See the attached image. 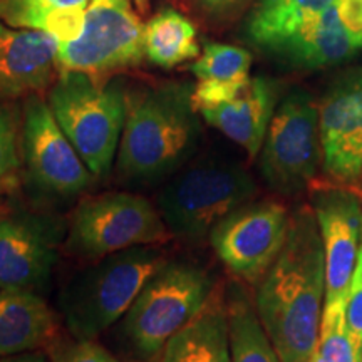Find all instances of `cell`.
I'll return each mask as SVG.
<instances>
[{
	"mask_svg": "<svg viewBox=\"0 0 362 362\" xmlns=\"http://www.w3.org/2000/svg\"><path fill=\"white\" fill-rule=\"evenodd\" d=\"M325 304V255L312 206L291 216L285 245L260 279L255 307L282 362H310Z\"/></svg>",
	"mask_w": 362,
	"mask_h": 362,
	"instance_id": "obj_1",
	"label": "cell"
},
{
	"mask_svg": "<svg viewBox=\"0 0 362 362\" xmlns=\"http://www.w3.org/2000/svg\"><path fill=\"white\" fill-rule=\"evenodd\" d=\"M194 86L168 83L129 101L117 148V173L129 183H156L183 168L197 149L200 124Z\"/></svg>",
	"mask_w": 362,
	"mask_h": 362,
	"instance_id": "obj_2",
	"label": "cell"
},
{
	"mask_svg": "<svg viewBox=\"0 0 362 362\" xmlns=\"http://www.w3.org/2000/svg\"><path fill=\"white\" fill-rule=\"evenodd\" d=\"M163 262L161 250L143 245L101 257L76 272L59 297L69 332L78 341H94L101 336L123 319Z\"/></svg>",
	"mask_w": 362,
	"mask_h": 362,
	"instance_id": "obj_3",
	"label": "cell"
},
{
	"mask_svg": "<svg viewBox=\"0 0 362 362\" xmlns=\"http://www.w3.org/2000/svg\"><path fill=\"white\" fill-rule=\"evenodd\" d=\"M47 103L90 173H110L128 112L123 84L119 81L103 84L86 72L62 71L49 90Z\"/></svg>",
	"mask_w": 362,
	"mask_h": 362,
	"instance_id": "obj_4",
	"label": "cell"
},
{
	"mask_svg": "<svg viewBox=\"0 0 362 362\" xmlns=\"http://www.w3.org/2000/svg\"><path fill=\"white\" fill-rule=\"evenodd\" d=\"M255 194L257 183L245 168L206 158L171 176L158 194L156 208L171 235L202 243L225 216Z\"/></svg>",
	"mask_w": 362,
	"mask_h": 362,
	"instance_id": "obj_5",
	"label": "cell"
},
{
	"mask_svg": "<svg viewBox=\"0 0 362 362\" xmlns=\"http://www.w3.org/2000/svg\"><path fill=\"white\" fill-rule=\"evenodd\" d=\"M211 277L187 260H166L153 272L123 317V336L141 361L160 356L166 342L203 309Z\"/></svg>",
	"mask_w": 362,
	"mask_h": 362,
	"instance_id": "obj_6",
	"label": "cell"
},
{
	"mask_svg": "<svg viewBox=\"0 0 362 362\" xmlns=\"http://www.w3.org/2000/svg\"><path fill=\"white\" fill-rule=\"evenodd\" d=\"M170 237L160 211L141 194L111 192L86 197L72 214L66 248L101 259L126 248L158 245Z\"/></svg>",
	"mask_w": 362,
	"mask_h": 362,
	"instance_id": "obj_7",
	"label": "cell"
},
{
	"mask_svg": "<svg viewBox=\"0 0 362 362\" xmlns=\"http://www.w3.org/2000/svg\"><path fill=\"white\" fill-rule=\"evenodd\" d=\"M320 160L319 106L309 93L296 89L272 117L260 149V173L275 192L296 194L315 183Z\"/></svg>",
	"mask_w": 362,
	"mask_h": 362,
	"instance_id": "obj_8",
	"label": "cell"
},
{
	"mask_svg": "<svg viewBox=\"0 0 362 362\" xmlns=\"http://www.w3.org/2000/svg\"><path fill=\"white\" fill-rule=\"evenodd\" d=\"M144 56V25L129 0H90L83 30L59 44L57 69L99 76L136 66Z\"/></svg>",
	"mask_w": 362,
	"mask_h": 362,
	"instance_id": "obj_9",
	"label": "cell"
},
{
	"mask_svg": "<svg viewBox=\"0 0 362 362\" xmlns=\"http://www.w3.org/2000/svg\"><path fill=\"white\" fill-rule=\"evenodd\" d=\"M22 148L29 181L45 197L69 200L93 181L94 175L57 124L49 103L39 94L25 101Z\"/></svg>",
	"mask_w": 362,
	"mask_h": 362,
	"instance_id": "obj_10",
	"label": "cell"
},
{
	"mask_svg": "<svg viewBox=\"0 0 362 362\" xmlns=\"http://www.w3.org/2000/svg\"><path fill=\"white\" fill-rule=\"evenodd\" d=\"M288 225L291 215L282 203L248 202L211 230L210 243L235 275L255 282L282 252Z\"/></svg>",
	"mask_w": 362,
	"mask_h": 362,
	"instance_id": "obj_11",
	"label": "cell"
},
{
	"mask_svg": "<svg viewBox=\"0 0 362 362\" xmlns=\"http://www.w3.org/2000/svg\"><path fill=\"white\" fill-rule=\"evenodd\" d=\"M64 228L47 215L16 211L0 216V291H40L59 262Z\"/></svg>",
	"mask_w": 362,
	"mask_h": 362,
	"instance_id": "obj_12",
	"label": "cell"
},
{
	"mask_svg": "<svg viewBox=\"0 0 362 362\" xmlns=\"http://www.w3.org/2000/svg\"><path fill=\"white\" fill-rule=\"evenodd\" d=\"M325 255V302L346 298L362 247L361 194L336 185L310 187Z\"/></svg>",
	"mask_w": 362,
	"mask_h": 362,
	"instance_id": "obj_13",
	"label": "cell"
},
{
	"mask_svg": "<svg viewBox=\"0 0 362 362\" xmlns=\"http://www.w3.org/2000/svg\"><path fill=\"white\" fill-rule=\"evenodd\" d=\"M322 165L332 180L349 183L362 173V69L334 81L319 104Z\"/></svg>",
	"mask_w": 362,
	"mask_h": 362,
	"instance_id": "obj_14",
	"label": "cell"
},
{
	"mask_svg": "<svg viewBox=\"0 0 362 362\" xmlns=\"http://www.w3.org/2000/svg\"><path fill=\"white\" fill-rule=\"evenodd\" d=\"M59 40L42 30L0 22V101L39 94L57 67Z\"/></svg>",
	"mask_w": 362,
	"mask_h": 362,
	"instance_id": "obj_15",
	"label": "cell"
},
{
	"mask_svg": "<svg viewBox=\"0 0 362 362\" xmlns=\"http://www.w3.org/2000/svg\"><path fill=\"white\" fill-rule=\"evenodd\" d=\"M362 47L344 24L336 2L270 49V54L297 69H322L351 59Z\"/></svg>",
	"mask_w": 362,
	"mask_h": 362,
	"instance_id": "obj_16",
	"label": "cell"
},
{
	"mask_svg": "<svg viewBox=\"0 0 362 362\" xmlns=\"http://www.w3.org/2000/svg\"><path fill=\"white\" fill-rule=\"evenodd\" d=\"M275 104L277 90L274 83L259 76L252 78L247 88L232 101L203 110L200 115L208 124L240 144L253 160L264 146Z\"/></svg>",
	"mask_w": 362,
	"mask_h": 362,
	"instance_id": "obj_17",
	"label": "cell"
},
{
	"mask_svg": "<svg viewBox=\"0 0 362 362\" xmlns=\"http://www.w3.org/2000/svg\"><path fill=\"white\" fill-rule=\"evenodd\" d=\"M158 362H232L226 298H208L203 309L166 342Z\"/></svg>",
	"mask_w": 362,
	"mask_h": 362,
	"instance_id": "obj_18",
	"label": "cell"
},
{
	"mask_svg": "<svg viewBox=\"0 0 362 362\" xmlns=\"http://www.w3.org/2000/svg\"><path fill=\"white\" fill-rule=\"evenodd\" d=\"M54 330V315L35 291H0V357L37 351Z\"/></svg>",
	"mask_w": 362,
	"mask_h": 362,
	"instance_id": "obj_19",
	"label": "cell"
},
{
	"mask_svg": "<svg viewBox=\"0 0 362 362\" xmlns=\"http://www.w3.org/2000/svg\"><path fill=\"white\" fill-rule=\"evenodd\" d=\"M334 2L336 0H260L248 21L247 33L253 44L270 51Z\"/></svg>",
	"mask_w": 362,
	"mask_h": 362,
	"instance_id": "obj_20",
	"label": "cell"
},
{
	"mask_svg": "<svg viewBox=\"0 0 362 362\" xmlns=\"http://www.w3.org/2000/svg\"><path fill=\"white\" fill-rule=\"evenodd\" d=\"M226 312L232 362H282L262 325L257 307L237 284L228 287Z\"/></svg>",
	"mask_w": 362,
	"mask_h": 362,
	"instance_id": "obj_21",
	"label": "cell"
},
{
	"mask_svg": "<svg viewBox=\"0 0 362 362\" xmlns=\"http://www.w3.org/2000/svg\"><path fill=\"white\" fill-rule=\"evenodd\" d=\"M200 54L197 29L175 8H163L144 24V56L160 67H175Z\"/></svg>",
	"mask_w": 362,
	"mask_h": 362,
	"instance_id": "obj_22",
	"label": "cell"
},
{
	"mask_svg": "<svg viewBox=\"0 0 362 362\" xmlns=\"http://www.w3.org/2000/svg\"><path fill=\"white\" fill-rule=\"evenodd\" d=\"M86 8H66L54 0H0V19L16 29L42 30L64 44L83 30Z\"/></svg>",
	"mask_w": 362,
	"mask_h": 362,
	"instance_id": "obj_23",
	"label": "cell"
},
{
	"mask_svg": "<svg viewBox=\"0 0 362 362\" xmlns=\"http://www.w3.org/2000/svg\"><path fill=\"white\" fill-rule=\"evenodd\" d=\"M315 362H361L346 320V298L325 302Z\"/></svg>",
	"mask_w": 362,
	"mask_h": 362,
	"instance_id": "obj_24",
	"label": "cell"
},
{
	"mask_svg": "<svg viewBox=\"0 0 362 362\" xmlns=\"http://www.w3.org/2000/svg\"><path fill=\"white\" fill-rule=\"evenodd\" d=\"M252 56L245 49L228 44H206L192 64L198 81H245L250 78Z\"/></svg>",
	"mask_w": 362,
	"mask_h": 362,
	"instance_id": "obj_25",
	"label": "cell"
},
{
	"mask_svg": "<svg viewBox=\"0 0 362 362\" xmlns=\"http://www.w3.org/2000/svg\"><path fill=\"white\" fill-rule=\"evenodd\" d=\"M252 78L245 81H200L193 89V106L198 112L232 101L247 88Z\"/></svg>",
	"mask_w": 362,
	"mask_h": 362,
	"instance_id": "obj_26",
	"label": "cell"
},
{
	"mask_svg": "<svg viewBox=\"0 0 362 362\" xmlns=\"http://www.w3.org/2000/svg\"><path fill=\"white\" fill-rule=\"evenodd\" d=\"M346 320L352 342L362 361V247L346 296Z\"/></svg>",
	"mask_w": 362,
	"mask_h": 362,
	"instance_id": "obj_27",
	"label": "cell"
},
{
	"mask_svg": "<svg viewBox=\"0 0 362 362\" xmlns=\"http://www.w3.org/2000/svg\"><path fill=\"white\" fill-rule=\"evenodd\" d=\"M52 362H119L94 341H78L52 351Z\"/></svg>",
	"mask_w": 362,
	"mask_h": 362,
	"instance_id": "obj_28",
	"label": "cell"
},
{
	"mask_svg": "<svg viewBox=\"0 0 362 362\" xmlns=\"http://www.w3.org/2000/svg\"><path fill=\"white\" fill-rule=\"evenodd\" d=\"M19 166L17 133L11 112L0 106V181Z\"/></svg>",
	"mask_w": 362,
	"mask_h": 362,
	"instance_id": "obj_29",
	"label": "cell"
},
{
	"mask_svg": "<svg viewBox=\"0 0 362 362\" xmlns=\"http://www.w3.org/2000/svg\"><path fill=\"white\" fill-rule=\"evenodd\" d=\"M0 362H49V361L42 352L29 351V352H21V354L0 357Z\"/></svg>",
	"mask_w": 362,
	"mask_h": 362,
	"instance_id": "obj_30",
	"label": "cell"
},
{
	"mask_svg": "<svg viewBox=\"0 0 362 362\" xmlns=\"http://www.w3.org/2000/svg\"><path fill=\"white\" fill-rule=\"evenodd\" d=\"M54 2L66 8H88L90 0H54Z\"/></svg>",
	"mask_w": 362,
	"mask_h": 362,
	"instance_id": "obj_31",
	"label": "cell"
},
{
	"mask_svg": "<svg viewBox=\"0 0 362 362\" xmlns=\"http://www.w3.org/2000/svg\"><path fill=\"white\" fill-rule=\"evenodd\" d=\"M238 2V0H205V4L208 7H226V6H232V4Z\"/></svg>",
	"mask_w": 362,
	"mask_h": 362,
	"instance_id": "obj_32",
	"label": "cell"
},
{
	"mask_svg": "<svg viewBox=\"0 0 362 362\" xmlns=\"http://www.w3.org/2000/svg\"><path fill=\"white\" fill-rule=\"evenodd\" d=\"M310 362H315V359H314V357H312V359H310Z\"/></svg>",
	"mask_w": 362,
	"mask_h": 362,
	"instance_id": "obj_33",
	"label": "cell"
},
{
	"mask_svg": "<svg viewBox=\"0 0 362 362\" xmlns=\"http://www.w3.org/2000/svg\"><path fill=\"white\" fill-rule=\"evenodd\" d=\"M361 362H362V361H361Z\"/></svg>",
	"mask_w": 362,
	"mask_h": 362,
	"instance_id": "obj_34",
	"label": "cell"
}]
</instances>
